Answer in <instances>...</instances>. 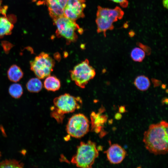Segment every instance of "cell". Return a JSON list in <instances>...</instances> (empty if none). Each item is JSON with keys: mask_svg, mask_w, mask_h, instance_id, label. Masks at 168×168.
Returning a JSON list of instances; mask_svg holds the SVG:
<instances>
[{"mask_svg": "<svg viewBox=\"0 0 168 168\" xmlns=\"http://www.w3.org/2000/svg\"><path fill=\"white\" fill-rule=\"evenodd\" d=\"M168 124L162 120L150 125L143 134V141L146 149L155 155L166 154L168 150Z\"/></svg>", "mask_w": 168, "mask_h": 168, "instance_id": "1", "label": "cell"}, {"mask_svg": "<svg viewBox=\"0 0 168 168\" xmlns=\"http://www.w3.org/2000/svg\"><path fill=\"white\" fill-rule=\"evenodd\" d=\"M54 105L51 107V116L58 123L62 122L65 114L72 113L80 109L82 105L81 98L68 93L55 98Z\"/></svg>", "mask_w": 168, "mask_h": 168, "instance_id": "2", "label": "cell"}, {"mask_svg": "<svg viewBox=\"0 0 168 168\" xmlns=\"http://www.w3.org/2000/svg\"><path fill=\"white\" fill-rule=\"evenodd\" d=\"M124 14V11L119 7L110 8L98 6L96 19L97 33H103L106 37V31L113 30L114 23L122 19Z\"/></svg>", "mask_w": 168, "mask_h": 168, "instance_id": "3", "label": "cell"}, {"mask_svg": "<svg viewBox=\"0 0 168 168\" xmlns=\"http://www.w3.org/2000/svg\"><path fill=\"white\" fill-rule=\"evenodd\" d=\"M98 155L95 143L90 140L86 142H82L77 147L76 153L71 161L79 167L91 168Z\"/></svg>", "mask_w": 168, "mask_h": 168, "instance_id": "4", "label": "cell"}, {"mask_svg": "<svg viewBox=\"0 0 168 168\" xmlns=\"http://www.w3.org/2000/svg\"><path fill=\"white\" fill-rule=\"evenodd\" d=\"M53 21L56 27V36L58 38L65 39L67 45L77 41L78 36L76 33V30H77L80 34L83 33V29L80 27L76 21L64 16L54 19Z\"/></svg>", "mask_w": 168, "mask_h": 168, "instance_id": "5", "label": "cell"}, {"mask_svg": "<svg viewBox=\"0 0 168 168\" xmlns=\"http://www.w3.org/2000/svg\"><path fill=\"white\" fill-rule=\"evenodd\" d=\"M70 72L72 80L77 86L82 88H85L96 74L95 69L90 65L87 59L76 65Z\"/></svg>", "mask_w": 168, "mask_h": 168, "instance_id": "6", "label": "cell"}, {"mask_svg": "<svg viewBox=\"0 0 168 168\" xmlns=\"http://www.w3.org/2000/svg\"><path fill=\"white\" fill-rule=\"evenodd\" d=\"M30 63L31 70L37 77L43 79L50 75L55 62L49 54L42 52L30 61Z\"/></svg>", "mask_w": 168, "mask_h": 168, "instance_id": "7", "label": "cell"}, {"mask_svg": "<svg viewBox=\"0 0 168 168\" xmlns=\"http://www.w3.org/2000/svg\"><path fill=\"white\" fill-rule=\"evenodd\" d=\"M90 124L87 118L83 114L79 113L72 116L66 126V131L69 135L80 138L89 131Z\"/></svg>", "mask_w": 168, "mask_h": 168, "instance_id": "8", "label": "cell"}, {"mask_svg": "<svg viewBox=\"0 0 168 168\" xmlns=\"http://www.w3.org/2000/svg\"><path fill=\"white\" fill-rule=\"evenodd\" d=\"M85 0H68L64 8V16L76 21L85 17L84 10L86 7Z\"/></svg>", "mask_w": 168, "mask_h": 168, "instance_id": "9", "label": "cell"}, {"mask_svg": "<svg viewBox=\"0 0 168 168\" xmlns=\"http://www.w3.org/2000/svg\"><path fill=\"white\" fill-rule=\"evenodd\" d=\"M68 0H43L53 19L64 16V8Z\"/></svg>", "mask_w": 168, "mask_h": 168, "instance_id": "10", "label": "cell"}, {"mask_svg": "<svg viewBox=\"0 0 168 168\" xmlns=\"http://www.w3.org/2000/svg\"><path fill=\"white\" fill-rule=\"evenodd\" d=\"M105 152L109 161L113 164H118L121 162L126 154V151L117 144L112 145Z\"/></svg>", "mask_w": 168, "mask_h": 168, "instance_id": "11", "label": "cell"}, {"mask_svg": "<svg viewBox=\"0 0 168 168\" xmlns=\"http://www.w3.org/2000/svg\"><path fill=\"white\" fill-rule=\"evenodd\" d=\"M13 27V24L6 16H0V38L10 35Z\"/></svg>", "mask_w": 168, "mask_h": 168, "instance_id": "12", "label": "cell"}, {"mask_svg": "<svg viewBox=\"0 0 168 168\" xmlns=\"http://www.w3.org/2000/svg\"><path fill=\"white\" fill-rule=\"evenodd\" d=\"M101 114L100 112L96 114L93 112L91 115L92 130L96 133L100 131L106 120L105 116L101 115Z\"/></svg>", "mask_w": 168, "mask_h": 168, "instance_id": "13", "label": "cell"}, {"mask_svg": "<svg viewBox=\"0 0 168 168\" xmlns=\"http://www.w3.org/2000/svg\"><path fill=\"white\" fill-rule=\"evenodd\" d=\"M9 79L12 82L19 81L23 76V72L21 68L16 64L11 66L7 72Z\"/></svg>", "mask_w": 168, "mask_h": 168, "instance_id": "14", "label": "cell"}, {"mask_svg": "<svg viewBox=\"0 0 168 168\" xmlns=\"http://www.w3.org/2000/svg\"><path fill=\"white\" fill-rule=\"evenodd\" d=\"M44 84L45 88L49 91H57L60 89L61 86L59 80L56 76L50 75L46 77Z\"/></svg>", "mask_w": 168, "mask_h": 168, "instance_id": "15", "label": "cell"}, {"mask_svg": "<svg viewBox=\"0 0 168 168\" xmlns=\"http://www.w3.org/2000/svg\"><path fill=\"white\" fill-rule=\"evenodd\" d=\"M133 83L136 88L142 91L147 90L151 84L148 78L144 75L137 77L134 80Z\"/></svg>", "mask_w": 168, "mask_h": 168, "instance_id": "16", "label": "cell"}, {"mask_svg": "<svg viewBox=\"0 0 168 168\" xmlns=\"http://www.w3.org/2000/svg\"><path fill=\"white\" fill-rule=\"evenodd\" d=\"M43 84L38 78H33L30 79L26 84L27 90L31 92L37 93L42 89Z\"/></svg>", "mask_w": 168, "mask_h": 168, "instance_id": "17", "label": "cell"}, {"mask_svg": "<svg viewBox=\"0 0 168 168\" xmlns=\"http://www.w3.org/2000/svg\"><path fill=\"white\" fill-rule=\"evenodd\" d=\"M10 95L13 98L18 99L20 98L23 93L21 85L18 83H14L9 86L8 90Z\"/></svg>", "mask_w": 168, "mask_h": 168, "instance_id": "18", "label": "cell"}, {"mask_svg": "<svg viewBox=\"0 0 168 168\" xmlns=\"http://www.w3.org/2000/svg\"><path fill=\"white\" fill-rule=\"evenodd\" d=\"M24 164L15 159H6L0 162V168H23Z\"/></svg>", "mask_w": 168, "mask_h": 168, "instance_id": "19", "label": "cell"}, {"mask_svg": "<svg viewBox=\"0 0 168 168\" xmlns=\"http://www.w3.org/2000/svg\"><path fill=\"white\" fill-rule=\"evenodd\" d=\"M130 56L133 61L141 62L144 59L145 56V53L140 48L136 47L132 50Z\"/></svg>", "mask_w": 168, "mask_h": 168, "instance_id": "20", "label": "cell"}, {"mask_svg": "<svg viewBox=\"0 0 168 168\" xmlns=\"http://www.w3.org/2000/svg\"><path fill=\"white\" fill-rule=\"evenodd\" d=\"M2 45L4 51L6 54H8L10 50L13 46V44L7 41L2 42Z\"/></svg>", "mask_w": 168, "mask_h": 168, "instance_id": "21", "label": "cell"}, {"mask_svg": "<svg viewBox=\"0 0 168 168\" xmlns=\"http://www.w3.org/2000/svg\"><path fill=\"white\" fill-rule=\"evenodd\" d=\"M137 45L145 52L147 55H150L151 53V49L148 46H146L138 42Z\"/></svg>", "mask_w": 168, "mask_h": 168, "instance_id": "22", "label": "cell"}, {"mask_svg": "<svg viewBox=\"0 0 168 168\" xmlns=\"http://www.w3.org/2000/svg\"><path fill=\"white\" fill-rule=\"evenodd\" d=\"M116 3H118L123 8H126L128 4V0H109Z\"/></svg>", "mask_w": 168, "mask_h": 168, "instance_id": "23", "label": "cell"}, {"mask_svg": "<svg viewBox=\"0 0 168 168\" xmlns=\"http://www.w3.org/2000/svg\"><path fill=\"white\" fill-rule=\"evenodd\" d=\"M2 0H0V13H1L3 16H6V13L7 8L6 6L2 7Z\"/></svg>", "mask_w": 168, "mask_h": 168, "instance_id": "24", "label": "cell"}, {"mask_svg": "<svg viewBox=\"0 0 168 168\" xmlns=\"http://www.w3.org/2000/svg\"><path fill=\"white\" fill-rule=\"evenodd\" d=\"M152 81L154 87L159 86L161 84V81L157 79L152 78Z\"/></svg>", "mask_w": 168, "mask_h": 168, "instance_id": "25", "label": "cell"}, {"mask_svg": "<svg viewBox=\"0 0 168 168\" xmlns=\"http://www.w3.org/2000/svg\"><path fill=\"white\" fill-rule=\"evenodd\" d=\"M168 0H163L162 2L163 7L166 9L168 8Z\"/></svg>", "mask_w": 168, "mask_h": 168, "instance_id": "26", "label": "cell"}, {"mask_svg": "<svg viewBox=\"0 0 168 168\" xmlns=\"http://www.w3.org/2000/svg\"><path fill=\"white\" fill-rule=\"evenodd\" d=\"M168 103V99L167 98H165L163 99L162 100V103Z\"/></svg>", "mask_w": 168, "mask_h": 168, "instance_id": "27", "label": "cell"}, {"mask_svg": "<svg viewBox=\"0 0 168 168\" xmlns=\"http://www.w3.org/2000/svg\"><path fill=\"white\" fill-rule=\"evenodd\" d=\"M120 111H124L125 110V108L124 106H121L119 108Z\"/></svg>", "mask_w": 168, "mask_h": 168, "instance_id": "28", "label": "cell"}, {"mask_svg": "<svg viewBox=\"0 0 168 168\" xmlns=\"http://www.w3.org/2000/svg\"><path fill=\"white\" fill-rule=\"evenodd\" d=\"M166 85L165 84H162L161 85V87L163 89H165L166 88Z\"/></svg>", "mask_w": 168, "mask_h": 168, "instance_id": "29", "label": "cell"}, {"mask_svg": "<svg viewBox=\"0 0 168 168\" xmlns=\"http://www.w3.org/2000/svg\"><path fill=\"white\" fill-rule=\"evenodd\" d=\"M1 156V152H0V156Z\"/></svg>", "mask_w": 168, "mask_h": 168, "instance_id": "30", "label": "cell"}]
</instances>
